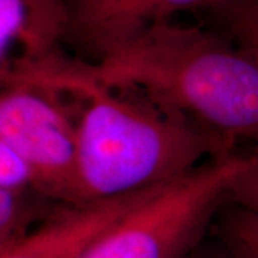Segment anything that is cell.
I'll list each match as a JSON object with an SVG mask.
<instances>
[{
	"instance_id": "obj_4",
	"label": "cell",
	"mask_w": 258,
	"mask_h": 258,
	"mask_svg": "<svg viewBox=\"0 0 258 258\" xmlns=\"http://www.w3.org/2000/svg\"><path fill=\"white\" fill-rule=\"evenodd\" d=\"M0 141L33 175V189L64 205H82L76 128L46 91L10 85L0 91Z\"/></svg>"
},
{
	"instance_id": "obj_5",
	"label": "cell",
	"mask_w": 258,
	"mask_h": 258,
	"mask_svg": "<svg viewBox=\"0 0 258 258\" xmlns=\"http://www.w3.org/2000/svg\"><path fill=\"white\" fill-rule=\"evenodd\" d=\"M228 0H74L68 9L64 33L93 59L138 36L178 12H217Z\"/></svg>"
},
{
	"instance_id": "obj_1",
	"label": "cell",
	"mask_w": 258,
	"mask_h": 258,
	"mask_svg": "<svg viewBox=\"0 0 258 258\" xmlns=\"http://www.w3.org/2000/svg\"><path fill=\"white\" fill-rule=\"evenodd\" d=\"M26 75L138 91L231 147L258 141V60L203 29L161 22L93 62L74 60L53 49L32 60Z\"/></svg>"
},
{
	"instance_id": "obj_3",
	"label": "cell",
	"mask_w": 258,
	"mask_h": 258,
	"mask_svg": "<svg viewBox=\"0 0 258 258\" xmlns=\"http://www.w3.org/2000/svg\"><path fill=\"white\" fill-rule=\"evenodd\" d=\"M258 154L231 152L164 185L105 231L81 258H188L201 244L231 185Z\"/></svg>"
},
{
	"instance_id": "obj_10",
	"label": "cell",
	"mask_w": 258,
	"mask_h": 258,
	"mask_svg": "<svg viewBox=\"0 0 258 258\" xmlns=\"http://www.w3.org/2000/svg\"><path fill=\"white\" fill-rule=\"evenodd\" d=\"M33 188V175L29 166L0 141V189L23 191Z\"/></svg>"
},
{
	"instance_id": "obj_12",
	"label": "cell",
	"mask_w": 258,
	"mask_h": 258,
	"mask_svg": "<svg viewBox=\"0 0 258 258\" xmlns=\"http://www.w3.org/2000/svg\"><path fill=\"white\" fill-rule=\"evenodd\" d=\"M227 201L258 217V161L234 181Z\"/></svg>"
},
{
	"instance_id": "obj_7",
	"label": "cell",
	"mask_w": 258,
	"mask_h": 258,
	"mask_svg": "<svg viewBox=\"0 0 258 258\" xmlns=\"http://www.w3.org/2000/svg\"><path fill=\"white\" fill-rule=\"evenodd\" d=\"M66 20L60 0H0V85L19 62L53 50Z\"/></svg>"
},
{
	"instance_id": "obj_11",
	"label": "cell",
	"mask_w": 258,
	"mask_h": 258,
	"mask_svg": "<svg viewBox=\"0 0 258 258\" xmlns=\"http://www.w3.org/2000/svg\"><path fill=\"white\" fill-rule=\"evenodd\" d=\"M23 191L0 189V241L15 240L25 220Z\"/></svg>"
},
{
	"instance_id": "obj_9",
	"label": "cell",
	"mask_w": 258,
	"mask_h": 258,
	"mask_svg": "<svg viewBox=\"0 0 258 258\" xmlns=\"http://www.w3.org/2000/svg\"><path fill=\"white\" fill-rule=\"evenodd\" d=\"M214 15L225 23L237 45L258 60V0H228Z\"/></svg>"
},
{
	"instance_id": "obj_8",
	"label": "cell",
	"mask_w": 258,
	"mask_h": 258,
	"mask_svg": "<svg viewBox=\"0 0 258 258\" xmlns=\"http://www.w3.org/2000/svg\"><path fill=\"white\" fill-rule=\"evenodd\" d=\"M218 237L235 258H258V217L234 205L217 221Z\"/></svg>"
},
{
	"instance_id": "obj_6",
	"label": "cell",
	"mask_w": 258,
	"mask_h": 258,
	"mask_svg": "<svg viewBox=\"0 0 258 258\" xmlns=\"http://www.w3.org/2000/svg\"><path fill=\"white\" fill-rule=\"evenodd\" d=\"M161 186L99 203L66 205L37 230L12 241L0 251V258H81L93 241Z\"/></svg>"
},
{
	"instance_id": "obj_2",
	"label": "cell",
	"mask_w": 258,
	"mask_h": 258,
	"mask_svg": "<svg viewBox=\"0 0 258 258\" xmlns=\"http://www.w3.org/2000/svg\"><path fill=\"white\" fill-rule=\"evenodd\" d=\"M23 85L86 101L75 123L82 205L154 189L234 152L225 141L148 99L72 78L42 76Z\"/></svg>"
},
{
	"instance_id": "obj_14",
	"label": "cell",
	"mask_w": 258,
	"mask_h": 258,
	"mask_svg": "<svg viewBox=\"0 0 258 258\" xmlns=\"http://www.w3.org/2000/svg\"><path fill=\"white\" fill-rule=\"evenodd\" d=\"M15 240H16V238H15ZM15 240H9V241H0V251H2V249H5V248H6V247H8V245H9L10 242H12V241H15Z\"/></svg>"
},
{
	"instance_id": "obj_13",
	"label": "cell",
	"mask_w": 258,
	"mask_h": 258,
	"mask_svg": "<svg viewBox=\"0 0 258 258\" xmlns=\"http://www.w3.org/2000/svg\"><path fill=\"white\" fill-rule=\"evenodd\" d=\"M221 245V251H215V249H203L201 251V244H200L198 248L195 249L188 258H235L230 249L227 248L222 242Z\"/></svg>"
}]
</instances>
